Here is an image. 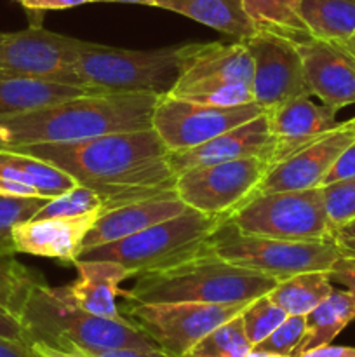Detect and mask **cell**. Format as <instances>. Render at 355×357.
Returning <instances> with one entry per match:
<instances>
[{
	"label": "cell",
	"instance_id": "7402d4cb",
	"mask_svg": "<svg viewBox=\"0 0 355 357\" xmlns=\"http://www.w3.org/2000/svg\"><path fill=\"white\" fill-rule=\"evenodd\" d=\"M155 7L190 17L221 33L232 35L237 40H244L258 31L244 9L242 0H157Z\"/></svg>",
	"mask_w": 355,
	"mask_h": 357
},
{
	"label": "cell",
	"instance_id": "836d02e7",
	"mask_svg": "<svg viewBox=\"0 0 355 357\" xmlns=\"http://www.w3.org/2000/svg\"><path fill=\"white\" fill-rule=\"evenodd\" d=\"M104 213L103 201L89 188L77 185L66 194L49 199L47 204L33 216V218H52V216H79L86 213Z\"/></svg>",
	"mask_w": 355,
	"mask_h": 357
},
{
	"label": "cell",
	"instance_id": "f907efd6",
	"mask_svg": "<svg viewBox=\"0 0 355 357\" xmlns=\"http://www.w3.org/2000/svg\"><path fill=\"white\" fill-rule=\"evenodd\" d=\"M9 146V132H7L6 128L0 126V150L7 149Z\"/></svg>",
	"mask_w": 355,
	"mask_h": 357
},
{
	"label": "cell",
	"instance_id": "603a6c76",
	"mask_svg": "<svg viewBox=\"0 0 355 357\" xmlns=\"http://www.w3.org/2000/svg\"><path fill=\"white\" fill-rule=\"evenodd\" d=\"M0 176L33 188L40 197L54 199L75 188V178L54 164L19 150H0Z\"/></svg>",
	"mask_w": 355,
	"mask_h": 357
},
{
	"label": "cell",
	"instance_id": "cb8c5ba5",
	"mask_svg": "<svg viewBox=\"0 0 355 357\" xmlns=\"http://www.w3.org/2000/svg\"><path fill=\"white\" fill-rule=\"evenodd\" d=\"M86 93L90 91L72 84L35 79H0V117L51 107Z\"/></svg>",
	"mask_w": 355,
	"mask_h": 357
},
{
	"label": "cell",
	"instance_id": "7dc6e473",
	"mask_svg": "<svg viewBox=\"0 0 355 357\" xmlns=\"http://www.w3.org/2000/svg\"><path fill=\"white\" fill-rule=\"evenodd\" d=\"M338 45H340V47L343 49V51L347 52L348 56H350L352 61L355 63V33L352 35L350 38H347V40H345V42H340V44H338Z\"/></svg>",
	"mask_w": 355,
	"mask_h": 357
},
{
	"label": "cell",
	"instance_id": "b9f144b4",
	"mask_svg": "<svg viewBox=\"0 0 355 357\" xmlns=\"http://www.w3.org/2000/svg\"><path fill=\"white\" fill-rule=\"evenodd\" d=\"M0 357H37V354L24 342L0 337Z\"/></svg>",
	"mask_w": 355,
	"mask_h": 357
},
{
	"label": "cell",
	"instance_id": "277c9868",
	"mask_svg": "<svg viewBox=\"0 0 355 357\" xmlns=\"http://www.w3.org/2000/svg\"><path fill=\"white\" fill-rule=\"evenodd\" d=\"M19 319L30 345L42 342L61 351L82 349L86 352L159 347L127 317L106 319L86 312L68 298L65 288H51L45 281L31 288Z\"/></svg>",
	"mask_w": 355,
	"mask_h": 357
},
{
	"label": "cell",
	"instance_id": "4dcf8cb0",
	"mask_svg": "<svg viewBox=\"0 0 355 357\" xmlns=\"http://www.w3.org/2000/svg\"><path fill=\"white\" fill-rule=\"evenodd\" d=\"M169 94L209 107H240L256 103L253 87L244 82H197L190 86L174 87Z\"/></svg>",
	"mask_w": 355,
	"mask_h": 357
},
{
	"label": "cell",
	"instance_id": "816d5d0a",
	"mask_svg": "<svg viewBox=\"0 0 355 357\" xmlns=\"http://www.w3.org/2000/svg\"><path fill=\"white\" fill-rule=\"evenodd\" d=\"M350 124H352V128H354V131H355V117L350 119Z\"/></svg>",
	"mask_w": 355,
	"mask_h": 357
},
{
	"label": "cell",
	"instance_id": "44dd1931",
	"mask_svg": "<svg viewBox=\"0 0 355 357\" xmlns=\"http://www.w3.org/2000/svg\"><path fill=\"white\" fill-rule=\"evenodd\" d=\"M79 278L68 286H63L75 305L94 316L106 319H122L117 307V296L120 295V282L131 279L132 274L120 264L106 260L75 261Z\"/></svg>",
	"mask_w": 355,
	"mask_h": 357
},
{
	"label": "cell",
	"instance_id": "d6a6232c",
	"mask_svg": "<svg viewBox=\"0 0 355 357\" xmlns=\"http://www.w3.org/2000/svg\"><path fill=\"white\" fill-rule=\"evenodd\" d=\"M240 317H242L247 338L254 347L261 340H265L275 328L281 326L287 319V314L267 293V295L258 296L253 302L247 303Z\"/></svg>",
	"mask_w": 355,
	"mask_h": 357
},
{
	"label": "cell",
	"instance_id": "60d3db41",
	"mask_svg": "<svg viewBox=\"0 0 355 357\" xmlns=\"http://www.w3.org/2000/svg\"><path fill=\"white\" fill-rule=\"evenodd\" d=\"M24 9L33 13H44V10H61L70 7H79L84 3H93L94 0H19Z\"/></svg>",
	"mask_w": 355,
	"mask_h": 357
},
{
	"label": "cell",
	"instance_id": "d590c367",
	"mask_svg": "<svg viewBox=\"0 0 355 357\" xmlns=\"http://www.w3.org/2000/svg\"><path fill=\"white\" fill-rule=\"evenodd\" d=\"M306 331L305 316H287V319L275 328L265 340L254 345V349L260 351L275 352L284 357H292L298 345L301 344Z\"/></svg>",
	"mask_w": 355,
	"mask_h": 357
},
{
	"label": "cell",
	"instance_id": "484cf974",
	"mask_svg": "<svg viewBox=\"0 0 355 357\" xmlns=\"http://www.w3.org/2000/svg\"><path fill=\"white\" fill-rule=\"evenodd\" d=\"M299 17L312 37L340 44L355 33V0H303Z\"/></svg>",
	"mask_w": 355,
	"mask_h": 357
},
{
	"label": "cell",
	"instance_id": "30bf717a",
	"mask_svg": "<svg viewBox=\"0 0 355 357\" xmlns=\"http://www.w3.org/2000/svg\"><path fill=\"white\" fill-rule=\"evenodd\" d=\"M247 303H127L125 317L160 349L183 357L205 335L239 316Z\"/></svg>",
	"mask_w": 355,
	"mask_h": 357
},
{
	"label": "cell",
	"instance_id": "4fadbf2b",
	"mask_svg": "<svg viewBox=\"0 0 355 357\" xmlns=\"http://www.w3.org/2000/svg\"><path fill=\"white\" fill-rule=\"evenodd\" d=\"M240 42L246 44L253 58L251 87L254 101L265 112L274 110L296 98L312 96L301 56L292 38L258 30Z\"/></svg>",
	"mask_w": 355,
	"mask_h": 357
},
{
	"label": "cell",
	"instance_id": "ab89813d",
	"mask_svg": "<svg viewBox=\"0 0 355 357\" xmlns=\"http://www.w3.org/2000/svg\"><path fill=\"white\" fill-rule=\"evenodd\" d=\"M86 352V351H84ZM89 357H174L169 352H166L160 347L153 349H136V347H124V349H106V351L86 352Z\"/></svg>",
	"mask_w": 355,
	"mask_h": 357
},
{
	"label": "cell",
	"instance_id": "5b68a950",
	"mask_svg": "<svg viewBox=\"0 0 355 357\" xmlns=\"http://www.w3.org/2000/svg\"><path fill=\"white\" fill-rule=\"evenodd\" d=\"M223 222L225 220L219 216L204 215L188 208L183 215L157 223L124 239L82 250L75 261H115L127 268L132 278H138L146 272L162 271L204 253L207 250L209 237Z\"/></svg>",
	"mask_w": 355,
	"mask_h": 357
},
{
	"label": "cell",
	"instance_id": "f6af8a7d",
	"mask_svg": "<svg viewBox=\"0 0 355 357\" xmlns=\"http://www.w3.org/2000/svg\"><path fill=\"white\" fill-rule=\"evenodd\" d=\"M336 237H341V239H355V220L341 225L340 229L334 232V239H336Z\"/></svg>",
	"mask_w": 355,
	"mask_h": 357
},
{
	"label": "cell",
	"instance_id": "ba28073f",
	"mask_svg": "<svg viewBox=\"0 0 355 357\" xmlns=\"http://www.w3.org/2000/svg\"><path fill=\"white\" fill-rule=\"evenodd\" d=\"M228 220L240 232L253 236L284 241L334 239L322 187L261 192Z\"/></svg>",
	"mask_w": 355,
	"mask_h": 357
},
{
	"label": "cell",
	"instance_id": "5bb4252c",
	"mask_svg": "<svg viewBox=\"0 0 355 357\" xmlns=\"http://www.w3.org/2000/svg\"><path fill=\"white\" fill-rule=\"evenodd\" d=\"M352 142H355V131L350 121L340 122L334 129L324 132L275 164L265 176L260 194L322 187L327 171Z\"/></svg>",
	"mask_w": 355,
	"mask_h": 357
},
{
	"label": "cell",
	"instance_id": "8992f818",
	"mask_svg": "<svg viewBox=\"0 0 355 357\" xmlns=\"http://www.w3.org/2000/svg\"><path fill=\"white\" fill-rule=\"evenodd\" d=\"M180 45L129 51L86 42L75 63L79 86L90 93L169 94L180 80Z\"/></svg>",
	"mask_w": 355,
	"mask_h": 357
},
{
	"label": "cell",
	"instance_id": "7a4b0ae2",
	"mask_svg": "<svg viewBox=\"0 0 355 357\" xmlns=\"http://www.w3.org/2000/svg\"><path fill=\"white\" fill-rule=\"evenodd\" d=\"M155 94L86 93L51 107L0 117L9 146L66 143L152 129Z\"/></svg>",
	"mask_w": 355,
	"mask_h": 357
},
{
	"label": "cell",
	"instance_id": "7bdbcfd3",
	"mask_svg": "<svg viewBox=\"0 0 355 357\" xmlns=\"http://www.w3.org/2000/svg\"><path fill=\"white\" fill-rule=\"evenodd\" d=\"M298 357H355V347H345V345H322V347L312 349L303 352Z\"/></svg>",
	"mask_w": 355,
	"mask_h": 357
},
{
	"label": "cell",
	"instance_id": "9a60e30c",
	"mask_svg": "<svg viewBox=\"0 0 355 357\" xmlns=\"http://www.w3.org/2000/svg\"><path fill=\"white\" fill-rule=\"evenodd\" d=\"M294 40V38H292ZM312 96L334 112L355 105V63L338 44L320 38H296Z\"/></svg>",
	"mask_w": 355,
	"mask_h": 357
},
{
	"label": "cell",
	"instance_id": "2e32d148",
	"mask_svg": "<svg viewBox=\"0 0 355 357\" xmlns=\"http://www.w3.org/2000/svg\"><path fill=\"white\" fill-rule=\"evenodd\" d=\"M271 152H274V136L270 132L267 114H261L253 121L221 132L202 145L180 150V152H169L167 160L178 178L194 167L211 166V164L226 162V160L256 155L270 159Z\"/></svg>",
	"mask_w": 355,
	"mask_h": 357
},
{
	"label": "cell",
	"instance_id": "1f68e13d",
	"mask_svg": "<svg viewBox=\"0 0 355 357\" xmlns=\"http://www.w3.org/2000/svg\"><path fill=\"white\" fill-rule=\"evenodd\" d=\"M49 199L13 197L0 194V255H16L13 241L14 227L33 218Z\"/></svg>",
	"mask_w": 355,
	"mask_h": 357
},
{
	"label": "cell",
	"instance_id": "d4e9b609",
	"mask_svg": "<svg viewBox=\"0 0 355 357\" xmlns=\"http://www.w3.org/2000/svg\"><path fill=\"white\" fill-rule=\"evenodd\" d=\"M305 319V337L292 357L331 344L355 319V298L347 289L345 291L334 289L324 302H320L315 309L306 314Z\"/></svg>",
	"mask_w": 355,
	"mask_h": 357
},
{
	"label": "cell",
	"instance_id": "74e56055",
	"mask_svg": "<svg viewBox=\"0 0 355 357\" xmlns=\"http://www.w3.org/2000/svg\"><path fill=\"white\" fill-rule=\"evenodd\" d=\"M327 274H329L331 281L345 286L347 291L355 298V257L341 255Z\"/></svg>",
	"mask_w": 355,
	"mask_h": 357
},
{
	"label": "cell",
	"instance_id": "f546056e",
	"mask_svg": "<svg viewBox=\"0 0 355 357\" xmlns=\"http://www.w3.org/2000/svg\"><path fill=\"white\" fill-rule=\"evenodd\" d=\"M240 314L205 335L183 357H246L253 344L247 338Z\"/></svg>",
	"mask_w": 355,
	"mask_h": 357
},
{
	"label": "cell",
	"instance_id": "ac0fdd59",
	"mask_svg": "<svg viewBox=\"0 0 355 357\" xmlns=\"http://www.w3.org/2000/svg\"><path fill=\"white\" fill-rule=\"evenodd\" d=\"M180 80L174 87L197 82H253V58L246 44L205 42L180 45Z\"/></svg>",
	"mask_w": 355,
	"mask_h": 357
},
{
	"label": "cell",
	"instance_id": "c3c4849f",
	"mask_svg": "<svg viewBox=\"0 0 355 357\" xmlns=\"http://www.w3.org/2000/svg\"><path fill=\"white\" fill-rule=\"evenodd\" d=\"M94 2H118V3H141V6L155 7L157 0H94Z\"/></svg>",
	"mask_w": 355,
	"mask_h": 357
},
{
	"label": "cell",
	"instance_id": "f1b7e54d",
	"mask_svg": "<svg viewBox=\"0 0 355 357\" xmlns=\"http://www.w3.org/2000/svg\"><path fill=\"white\" fill-rule=\"evenodd\" d=\"M40 272L16 260V255H0V307L19 317L31 288L44 282Z\"/></svg>",
	"mask_w": 355,
	"mask_h": 357
},
{
	"label": "cell",
	"instance_id": "7c38bea8",
	"mask_svg": "<svg viewBox=\"0 0 355 357\" xmlns=\"http://www.w3.org/2000/svg\"><path fill=\"white\" fill-rule=\"evenodd\" d=\"M261 114L265 110L258 103L209 107L173 94H162L153 108L152 129L167 152H180L202 145Z\"/></svg>",
	"mask_w": 355,
	"mask_h": 357
},
{
	"label": "cell",
	"instance_id": "bcb514c9",
	"mask_svg": "<svg viewBox=\"0 0 355 357\" xmlns=\"http://www.w3.org/2000/svg\"><path fill=\"white\" fill-rule=\"evenodd\" d=\"M334 241L340 246L341 255H345V257H355V239H341V237H336Z\"/></svg>",
	"mask_w": 355,
	"mask_h": 357
},
{
	"label": "cell",
	"instance_id": "e0dca14e",
	"mask_svg": "<svg viewBox=\"0 0 355 357\" xmlns=\"http://www.w3.org/2000/svg\"><path fill=\"white\" fill-rule=\"evenodd\" d=\"M100 216V211H93L79 216L30 218L14 227V250L16 253L54 258L73 265L82 253L87 232Z\"/></svg>",
	"mask_w": 355,
	"mask_h": 357
},
{
	"label": "cell",
	"instance_id": "52a82bcc",
	"mask_svg": "<svg viewBox=\"0 0 355 357\" xmlns=\"http://www.w3.org/2000/svg\"><path fill=\"white\" fill-rule=\"evenodd\" d=\"M207 250L230 264L277 281L303 272H329L341 257L334 239L327 241H284L274 237L244 234L225 220L209 237Z\"/></svg>",
	"mask_w": 355,
	"mask_h": 357
},
{
	"label": "cell",
	"instance_id": "f35d334b",
	"mask_svg": "<svg viewBox=\"0 0 355 357\" xmlns=\"http://www.w3.org/2000/svg\"><path fill=\"white\" fill-rule=\"evenodd\" d=\"M0 337L28 344L26 331H24V326L19 317L16 314L9 312V310L2 309V307H0Z\"/></svg>",
	"mask_w": 355,
	"mask_h": 357
},
{
	"label": "cell",
	"instance_id": "9c48e42d",
	"mask_svg": "<svg viewBox=\"0 0 355 357\" xmlns=\"http://www.w3.org/2000/svg\"><path fill=\"white\" fill-rule=\"evenodd\" d=\"M270 167L263 155L194 167L176 178V194L195 211L228 220L260 194Z\"/></svg>",
	"mask_w": 355,
	"mask_h": 357
},
{
	"label": "cell",
	"instance_id": "8d00e7d4",
	"mask_svg": "<svg viewBox=\"0 0 355 357\" xmlns=\"http://www.w3.org/2000/svg\"><path fill=\"white\" fill-rule=\"evenodd\" d=\"M355 178V142H352L340 155L336 157V160L333 162L331 169L327 171V174L322 180V187L331 183H336V181L350 180Z\"/></svg>",
	"mask_w": 355,
	"mask_h": 357
},
{
	"label": "cell",
	"instance_id": "8fae6325",
	"mask_svg": "<svg viewBox=\"0 0 355 357\" xmlns=\"http://www.w3.org/2000/svg\"><path fill=\"white\" fill-rule=\"evenodd\" d=\"M84 44V40L54 33L40 24L21 31H0V79H35L79 86L75 63Z\"/></svg>",
	"mask_w": 355,
	"mask_h": 357
},
{
	"label": "cell",
	"instance_id": "3957f363",
	"mask_svg": "<svg viewBox=\"0 0 355 357\" xmlns=\"http://www.w3.org/2000/svg\"><path fill=\"white\" fill-rule=\"evenodd\" d=\"M277 282L205 250L173 267L138 275L120 295L129 303H247L270 293Z\"/></svg>",
	"mask_w": 355,
	"mask_h": 357
},
{
	"label": "cell",
	"instance_id": "d6986e66",
	"mask_svg": "<svg viewBox=\"0 0 355 357\" xmlns=\"http://www.w3.org/2000/svg\"><path fill=\"white\" fill-rule=\"evenodd\" d=\"M265 114L274 136V152L270 157L271 167L284 160L289 153L301 149L306 143L313 142L340 124L333 108L313 103L310 98L285 101L281 107Z\"/></svg>",
	"mask_w": 355,
	"mask_h": 357
},
{
	"label": "cell",
	"instance_id": "83f0119b",
	"mask_svg": "<svg viewBox=\"0 0 355 357\" xmlns=\"http://www.w3.org/2000/svg\"><path fill=\"white\" fill-rule=\"evenodd\" d=\"M244 9L258 30L284 35L289 38L308 37L299 17L303 0H242Z\"/></svg>",
	"mask_w": 355,
	"mask_h": 357
},
{
	"label": "cell",
	"instance_id": "4316f807",
	"mask_svg": "<svg viewBox=\"0 0 355 357\" xmlns=\"http://www.w3.org/2000/svg\"><path fill=\"white\" fill-rule=\"evenodd\" d=\"M334 291L327 272H303L278 281L268 293L287 316H306Z\"/></svg>",
	"mask_w": 355,
	"mask_h": 357
},
{
	"label": "cell",
	"instance_id": "ee69618b",
	"mask_svg": "<svg viewBox=\"0 0 355 357\" xmlns=\"http://www.w3.org/2000/svg\"><path fill=\"white\" fill-rule=\"evenodd\" d=\"M30 347L37 354V357H89V354H86L82 349L61 351V349H54L47 344H42V342H33Z\"/></svg>",
	"mask_w": 355,
	"mask_h": 357
},
{
	"label": "cell",
	"instance_id": "681fc988",
	"mask_svg": "<svg viewBox=\"0 0 355 357\" xmlns=\"http://www.w3.org/2000/svg\"><path fill=\"white\" fill-rule=\"evenodd\" d=\"M246 357H284L281 354H275V352H268V351H260V349H251V352Z\"/></svg>",
	"mask_w": 355,
	"mask_h": 357
},
{
	"label": "cell",
	"instance_id": "6da1fadb",
	"mask_svg": "<svg viewBox=\"0 0 355 357\" xmlns=\"http://www.w3.org/2000/svg\"><path fill=\"white\" fill-rule=\"evenodd\" d=\"M10 150L31 153L66 171L103 201L104 213L176 192V174L167 160L169 152L153 129Z\"/></svg>",
	"mask_w": 355,
	"mask_h": 357
},
{
	"label": "cell",
	"instance_id": "ffe728a7",
	"mask_svg": "<svg viewBox=\"0 0 355 357\" xmlns=\"http://www.w3.org/2000/svg\"><path fill=\"white\" fill-rule=\"evenodd\" d=\"M187 209L188 206L178 197L176 192L110 209L103 213L96 220L93 229L87 232L84 239V250L124 239L157 223L183 215Z\"/></svg>",
	"mask_w": 355,
	"mask_h": 357
},
{
	"label": "cell",
	"instance_id": "e575fe53",
	"mask_svg": "<svg viewBox=\"0 0 355 357\" xmlns=\"http://www.w3.org/2000/svg\"><path fill=\"white\" fill-rule=\"evenodd\" d=\"M327 218L333 234L345 223L355 220V178L322 187Z\"/></svg>",
	"mask_w": 355,
	"mask_h": 357
}]
</instances>
